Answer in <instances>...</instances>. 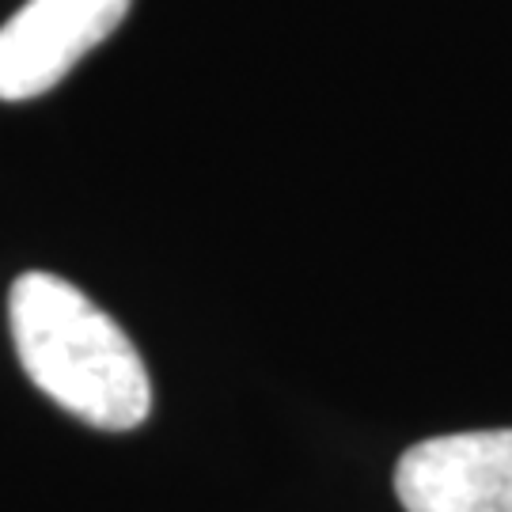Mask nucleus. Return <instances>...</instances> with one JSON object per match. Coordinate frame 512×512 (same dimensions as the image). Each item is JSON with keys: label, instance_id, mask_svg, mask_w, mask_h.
<instances>
[{"label": "nucleus", "instance_id": "1", "mask_svg": "<svg viewBox=\"0 0 512 512\" xmlns=\"http://www.w3.org/2000/svg\"><path fill=\"white\" fill-rule=\"evenodd\" d=\"M19 365L61 410L95 429H137L152 410V384L129 334L65 277L31 270L8 293Z\"/></svg>", "mask_w": 512, "mask_h": 512}, {"label": "nucleus", "instance_id": "2", "mask_svg": "<svg viewBox=\"0 0 512 512\" xmlns=\"http://www.w3.org/2000/svg\"><path fill=\"white\" fill-rule=\"evenodd\" d=\"M406 512H512V429L429 437L395 467Z\"/></svg>", "mask_w": 512, "mask_h": 512}, {"label": "nucleus", "instance_id": "3", "mask_svg": "<svg viewBox=\"0 0 512 512\" xmlns=\"http://www.w3.org/2000/svg\"><path fill=\"white\" fill-rule=\"evenodd\" d=\"M133 0H27L0 27V99L50 92L126 19Z\"/></svg>", "mask_w": 512, "mask_h": 512}]
</instances>
